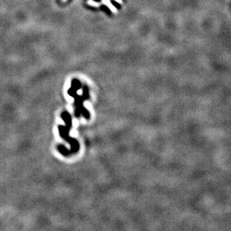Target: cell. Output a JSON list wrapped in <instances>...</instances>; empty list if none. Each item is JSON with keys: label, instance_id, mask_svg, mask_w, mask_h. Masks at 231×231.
<instances>
[{"label": "cell", "instance_id": "obj_1", "mask_svg": "<svg viewBox=\"0 0 231 231\" xmlns=\"http://www.w3.org/2000/svg\"><path fill=\"white\" fill-rule=\"evenodd\" d=\"M61 117H62L63 120L67 123V126H58V130H59L60 135L61 136V138L65 139L66 141H67V142H69L71 144L72 148L70 150H67L65 147H63L62 145H59L58 147V150H59L60 153L63 154V155H70V153H76L77 150H78V144L76 140L70 138L68 135L69 132H70V129L72 125V120L70 115L67 111H64V112L61 114Z\"/></svg>", "mask_w": 231, "mask_h": 231}, {"label": "cell", "instance_id": "obj_2", "mask_svg": "<svg viewBox=\"0 0 231 231\" xmlns=\"http://www.w3.org/2000/svg\"><path fill=\"white\" fill-rule=\"evenodd\" d=\"M99 9H100L102 11H103L104 13L108 14V16H111V15H112V12H111V10H110L109 7H108V6L105 5V4H101V5L99 6Z\"/></svg>", "mask_w": 231, "mask_h": 231}, {"label": "cell", "instance_id": "obj_3", "mask_svg": "<svg viewBox=\"0 0 231 231\" xmlns=\"http://www.w3.org/2000/svg\"><path fill=\"white\" fill-rule=\"evenodd\" d=\"M110 2H111V4H112L115 8H117V10H120V9L121 8V5H120V4H119V3L117 2V1H116L115 0H110Z\"/></svg>", "mask_w": 231, "mask_h": 231}, {"label": "cell", "instance_id": "obj_4", "mask_svg": "<svg viewBox=\"0 0 231 231\" xmlns=\"http://www.w3.org/2000/svg\"><path fill=\"white\" fill-rule=\"evenodd\" d=\"M94 1H96V2H99V1H101V0H93Z\"/></svg>", "mask_w": 231, "mask_h": 231}]
</instances>
